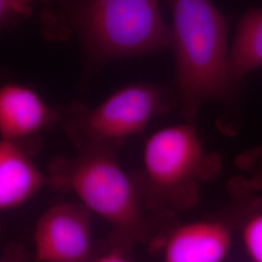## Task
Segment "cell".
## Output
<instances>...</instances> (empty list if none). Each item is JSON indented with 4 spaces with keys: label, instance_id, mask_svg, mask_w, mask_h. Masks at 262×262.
<instances>
[{
    "label": "cell",
    "instance_id": "cell-7",
    "mask_svg": "<svg viewBox=\"0 0 262 262\" xmlns=\"http://www.w3.org/2000/svg\"><path fill=\"white\" fill-rule=\"evenodd\" d=\"M231 246V232L224 222H189L166 235L161 244L162 262H225Z\"/></svg>",
    "mask_w": 262,
    "mask_h": 262
},
{
    "label": "cell",
    "instance_id": "cell-1",
    "mask_svg": "<svg viewBox=\"0 0 262 262\" xmlns=\"http://www.w3.org/2000/svg\"><path fill=\"white\" fill-rule=\"evenodd\" d=\"M169 7L178 102L190 122L204 104L229 100L233 94L227 27L210 1L174 0Z\"/></svg>",
    "mask_w": 262,
    "mask_h": 262
},
{
    "label": "cell",
    "instance_id": "cell-15",
    "mask_svg": "<svg viewBox=\"0 0 262 262\" xmlns=\"http://www.w3.org/2000/svg\"><path fill=\"white\" fill-rule=\"evenodd\" d=\"M90 262H133L127 256V252L112 247L108 253L94 258Z\"/></svg>",
    "mask_w": 262,
    "mask_h": 262
},
{
    "label": "cell",
    "instance_id": "cell-3",
    "mask_svg": "<svg viewBox=\"0 0 262 262\" xmlns=\"http://www.w3.org/2000/svg\"><path fill=\"white\" fill-rule=\"evenodd\" d=\"M62 12L94 69L171 48V28L154 0L73 1Z\"/></svg>",
    "mask_w": 262,
    "mask_h": 262
},
{
    "label": "cell",
    "instance_id": "cell-6",
    "mask_svg": "<svg viewBox=\"0 0 262 262\" xmlns=\"http://www.w3.org/2000/svg\"><path fill=\"white\" fill-rule=\"evenodd\" d=\"M33 246V261L93 260L92 213L79 201L50 207L36 222Z\"/></svg>",
    "mask_w": 262,
    "mask_h": 262
},
{
    "label": "cell",
    "instance_id": "cell-9",
    "mask_svg": "<svg viewBox=\"0 0 262 262\" xmlns=\"http://www.w3.org/2000/svg\"><path fill=\"white\" fill-rule=\"evenodd\" d=\"M49 184L31 159L28 144L0 141V210L23 206Z\"/></svg>",
    "mask_w": 262,
    "mask_h": 262
},
{
    "label": "cell",
    "instance_id": "cell-8",
    "mask_svg": "<svg viewBox=\"0 0 262 262\" xmlns=\"http://www.w3.org/2000/svg\"><path fill=\"white\" fill-rule=\"evenodd\" d=\"M58 122L52 109L32 89L8 83L0 89L1 139L28 144V141Z\"/></svg>",
    "mask_w": 262,
    "mask_h": 262
},
{
    "label": "cell",
    "instance_id": "cell-12",
    "mask_svg": "<svg viewBox=\"0 0 262 262\" xmlns=\"http://www.w3.org/2000/svg\"><path fill=\"white\" fill-rule=\"evenodd\" d=\"M32 12V4L23 0H0V21L4 28L18 24Z\"/></svg>",
    "mask_w": 262,
    "mask_h": 262
},
{
    "label": "cell",
    "instance_id": "cell-14",
    "mask_svg": "<svg viewBox=\"0 0 262 262\" xmlns=\"http://www.w3.org/2000/svg\"><path fill=\"white\" fill-rule=\"evenodd\" d=\"M33 255H30L23 245L9 244L1 253L0 262H30Z\"/></svg>",
    "mask_w": 262,
    "mask_h": 262
},
{
    "label": "cell",
    "instance_id": "cell-4",
    "mask_svg": "<svg viewBox=\"0 0 262 262\" xmlns=\"http://www.w3.org/2000/svg\"><path fill=\"white\" fill-rule=\"evenodd\" d=\"M142 170L133 177L148 212L186 210L199 197V187L214 178L222 159L207 150L191 122L170 125L147 139Z\"/></svg>",
    "mask_w": 262,
    "mask_h": 262
},
{
    "label": "cell",
    "instance_id": "cell-13",
    "mask_svg": "<svg viewBox=\"0 0 262 262\" xmlns=\"http://www.w3.org/2000/svg\"><path fill=\"white\" fill-rule=\"evenodd\" d=\"M235 161L239 168L251 171L257 184H262V144L243 151L236 158Z\"/></svg>",
    "mask_w": 262,
    "mask_h": 262
},
{
    "label": "cell",
    "instance_id": "cell-5",
    "mask_svg": "<svg viewBox=\"0 0 262 262\" xmlns=\"http://www.w3.org/2000/svg\"><path fill=\"white\" fill-rule=\"evenodd\" d=\"M171 106L158 85L133 83L117 90L96 107L74 102L56 110L58 123L76 150L117 152L126 138L145 130L155 117Z\"/></svg>",
    "mask_w": 262,
    "mask_h": 262
},
{
    "label": "cell",
    "instance_id": "cell-11",
    "mask_svg": "<svg viewBox=\"0 0 262 262\" xmlns=\"http://www.w3.org/2000/svg\"><path fill=\"white\" fill-rule=\"evenodd\" d=\"M242 242L252 262H262V211L253 213L245 222Z\"/></svg>",
    "mask_w": 262,
    "mask_h": 262
},
{
    "label": "cell",
    "instance_id": "cell-10",
    "mask_svg": "<svg viewBox=\"0 0 262 262\" xmlns=\"http://www.w3.org/2000/svg\"><path fill=\"white\" fill-rule=\"evenodd\" d=\"M262 67V8L251 9L240 19L229 48L230 75L236 84Z\"/></svg>",
    "mask_w": 262,
    "mask_h": 262
},
{
    "label": "cell",
    "instance_id": "cell-2",
    "mask_svg": "<svg viewBox=\"0 0 262 262\" xmlns=\"http://www.w3.org/2000/svg\"><path fill=\"white\" fill-rule=\"evenodd\" d=\"M116 155L77 150L74 156L57 157L49 164L48 181L99 215L111 227L113 247L128 252L134 244H152V226L135 180L124 172Z\"/></svg>",
    "mask_w": 262,
    "mask_h": 262
}]
</instances>
